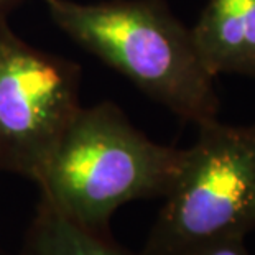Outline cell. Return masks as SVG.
I'll return each instance as SVG.
<instances>
[{
  "mask_svg": "<svg viewBox=\"0 0 255 255\" xmlns=\"http://www.w3.org/2000/svg\"><path fill=\"white\" fill-rule=\"evenodd\" d=\"M184 255H251L247 252L244 241H227L219 244H211V246L196 249V251L184 254Z\"/></svg>",
  "mask_w": 255,
  "mask_h": 255,
  "instance_id": "obj_7",
  "label": "cell"
},
{
  "mask_svg": "<svg viewBox=\"0 0 255 255\" xmlns=\"http://www.w3.org/2000/svg\"><path fill=\"white\" fill-rule=\"evenodd\" d=\"M191 35L214 78H255V0H208Z\"/></svg>",
  "mask_w": 255,
  "mask_h": 255,
  "instance_id": "obj_5",
  "label": "cell"
},
{
  "mask_svg": "<svg viewBox=\"0 0 255 255\" xmlns=\"http://www.w3.org/2000/svg\"><path fill=\"white\" fill-rule=\"evenodd\" d=\"M26 0H0V20H8V15L15 12Z\"/></svg>",
  "mask_w": 255,
  "mask_h": 255,
  "instance_id": "obj_8",
  "label": "cell"
},
{
  "mask_svg": "<svg viewBox=\"0 0 255 255\" xmlns=\"http://www.w3.org/2000/svg\"><path fill=\"white\" fill-rule=\"evenodd\" d=\"M140 255H184L255 229V126H198Z\"/></svg>",
  "mask_w": 255,
  "mask_h": 255,
  "instance_id": "obj_3",
  "label": "cell"
},
{
  "mask_svg": "<svg viewBox=\"0 0 255 255\" xmlns=\"http://www.w3.org/2000/svg\"><path fill=\"white\" fill-rule=\"evenodd\" d=\"M183 151L150 140L111 101L81 107L38 178L40 199L81 226L109 231L124 204L166 196Z\"/></svg>",
  "mask_w": 255,
  "mask_h": 255,
  "instance_id": "obj_2",
  "label": "cell"
},
{
  "mask_svg": "<svg viewBox=\"0 0 255 255\" xmlns=\"http://www.w3.org/2000/svg\"><path fill=\"white\" fill-rule=\"evenodd\" d=\"M18 255H135L109 231L89 229L40 199Z\"/></svg>",
  "mask_w": 255,
  "mask_h": 255,
  "instance_id": "obj_6",
  "label": "cell"
},
{
  "mask_svg": "<svg viewBox=\"0 0 255 255\" xmlns=\"http://www.w3.org/2000/svg\"><path fill=\"white\" fill-rule=\"evenodd\" d=\"M81 68L0 20V173L36 183L81 109Z\"/></svg>",
  "mask_w": 255,
  "mask_h": 255,
  "instance_id": "obj_4",
  "label": "cell"
},
{
  "mask_svg": "<svg viewBox=\"0 0 255 255\" xmlns=\"http://www.w3.org/2000/svg\"><path fill=\"white\" fill-rule=\"evenodd\" d=\"M41 2L53 23L76 45L176 117L196 126L218 119L216 78L199 56L191 28L163 0Z\"/></svg>",
  "mask_w": 255,
  "mask_h": 255,
  "instance_id": "obj_1",
  "label": "cell"
}]
</instances>
